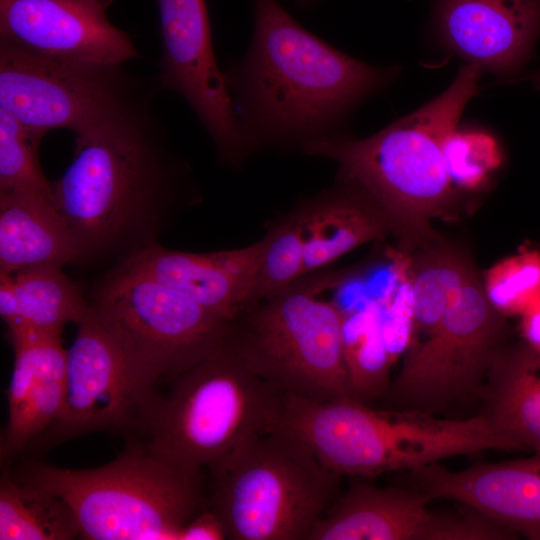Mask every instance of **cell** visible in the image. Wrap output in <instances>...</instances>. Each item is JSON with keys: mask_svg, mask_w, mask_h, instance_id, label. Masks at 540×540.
<instances>
[{"mask_svg": "<svg viewBox=\"0 0 540 540\" xmlns=\"http://www.w3.org/2000/svg\"><path fill=\"white\" fill-rule=\"evenodd\" d=\"M445 50L499 77L519 73L540 35V0H435Z\"/></svg>", "mask_w": 540, "mask_h": 540, "instance_id": "9a60e30c", "label": "cell"}, {"mask_svg": "<svg viewBox=\"0 0 540 540\" xmlns=\"http://www.w3.org/2000/svg\"><path fill=\"white\" fill-rule=\"evenodd\" d=\"M158 89L124 64L47 58L0 42V109L42 135L84 133Z\"/></svg>", "mask_w": 540, "mask_h": 540, "instance_id": "8fae6325", "label": "cell"}, {"mask_svg": "<svg viewBox=\"0 0 540 540\" xmlns=\"http://www.w3.org/2000/svg\"><path fill=\"white\" fill-rule=\"evenodd\" d=\"M14 364L7 390L8 420L1 459L21 453L61 415L66 394V352L61 335L8 331Z\"/></svg>", "mask_w": 540, "mask_h": 540, "instance_id": "ac0fdd59", "label": "cell"}, {"mask_svg": "<svg viewBox=\"0 0 540 540\" xmlns=\"http://www.w3.org/2000/svg\"><path fill=\"white\" fill-rule=\"evenodd\" d=\"M522 342L540 353V299L520 315Z\"/></svg>", "mask_w": 540, "mask_h": 540, "instance_id": "f546056e", "label": "cell"}, {"mask_svg": "<svg viewBox=\"0 0 540 540\" xmlns=\"http://www.w3.org/2000/svg\"><path fill=\"white\" fill-rule=\"evenodd\" d=\"M430 501L412 487L355 482L337 495L309 540H445L448 514L430 511Z\"/></svg>", "mask_w": 540, "mask_h": 540, "instance_id": "d6986e66", "label": "cell"}, {"mask_svg": "<svg viewBox=\"0 0 540 540\" xmlns=\"http://www.w3.org/2000/svg\"><path fill=\"white\" fill-rule=\"evenodd\" d=\"M210 476L208 506L232 540H309L341 478L280 427L243 442Z\"/></svg>", "mask_w": 540, "mask_h": 540, "instance_id": "ba28073f", "label": "cell"}, {"mask_svg": "<svg viewBox=\"0 0 540 540\" xmlns=\"http://www.w3.org/2000/svg\"><path fill=\"white\" fill-rule=\"evenodd\" d=\"M63 499L88 540H178L203 508V473L170 463L145 444L90 469L34 464L21 477Z\"/></svg>", "mask_w": 540, "mask_h": 540, "instance_id": "52a82bcc", "label": "cell"}, {"mask_svg": "<svg viewBox=\"0 0 540 540\" xmlns=\"http://www.w3.org/2000/svg\"><path fill=\"white\" fill-rule=\"evenodd\" d=\"M43 136L0 109V191L29 192L53 201L52 182L38 160Z\"/></svg>", "mask_w": 540, "mask_h": 540, "instance_id": "484cf974", "label": "cell"}, {"mask_svg": "<svg viewBox=\"0 0 540 540\" xmlns=\"http://www.w3.org/2000/svg\"><path fill=\"white\" fill-rule=\"evenodd\" d=\"M299 202L305 220L304 275L326 269L363 244L395 235L384 211L347 179L336 176L331 187Z\"/></svg>", "mask_w": 540, "mask_h": 540, "instance_id": "ffe728a7", "label": "cell"}, {"mask_svg": "<svg viewBox=\"0 0 540 540\" xmlns=\"http://www.w3.org/2000/svg\"><path fill=\"white\" fill-rule=\"evenodd\" d=\"M162 56L159 89L180 95L209 134L219 163L241 168L253 155L224 72L216 63L205 0H156Z\"/></svg>", "mask_w": 540, "mask_h": 540, "instance_id": "4fadbf2b", "label": "cell"}, {"mask_svg": "<svg viewBox=\"0 0 540 540\" xmlns=\"http://www.w3.org/2000/svg\"><path fill=\"white\" fill-rule=\"evenodd\" d=\"M253 9L250 47L223 71L253 154L346 135L353 111L397 75L396 67H375L331 46L278 0H253Z\"/></svg>", "mask_w": 540, "mask_h": 540, "instance_id": "7a4b0ae2", "label": "cell"}, {"mask_svg": "<svg viewBox=\"0 0 540 540\" xmlns=\"http://www.w3.org/2000/svg\"><path fill=\"white\" fill-rule=\"evenodd\" d=\"M153 99L75 135L73 160L52 182L76 266L111 269L127 261L159 243L203 199L192 167L170 146Z\"/></svg>", "mask_w": 540, "mask_h": 540, "instance_id": "6da1fadb", "label": "cell"}, {"mask_svg": "<svg viewBox=\"0 0 540 540\" xmlns=\"http://www.w3.org/2000/svg\"><path fill=\"white\" fill-rule=\"evenodd\" d=\"M263 237L264 252L244 309L304 276L305 220L300 202L270 220Z\"/></svg>", "mask_w": 540, "mask_h": 540, "instance_id": "d4e9b609", "label": "cell"}, {"mask_svg": "<svg viewBox=\"0 0 540 540\" xmlns=\"http://www.w3.org/2000/svg\"><path fill=\"white\" fill-rule=\"evenodd\" d=\"M169 384L142 432L149 450L183 469L210 472L279 425L285 394L251 371L225 337Z\"/></svg>", "mask_w": 540, "mask_h": 540, "instance_id": "5b68a950", "label": "cell"}, {"mask_svg": "<svg viewBox=\"0 0 540 540\" xmlns=\"http://www.w3.org/2000/svg\"><path fill=\"white\" fill-rule=\"evenodd\" d=\"M62 269L42 266L0 274V315L8 331L62 335L67 324L81 322L88 298Z\"/></svg>", "mask_w": 540, "mask_h": 540, "instance_id": "603a6c76", "label": "cell"}, {"mask_svg": "<svg viewBox=\"0 0 540 540\" xmlns=\"http://www.w3.org/2000/svg\"><path fill=\"white\" fill-rule=\"evenodd\" d=\"M505 317L488 300L472 266L427 339L406 347L401 369L384 392L388 408L429 413L480 397L507 344Z\"/></svg>", "mask_w": 540, "mask_h": 540, "instance_id": "9c48e42d", "label": "cell"}, {"mask_svg": "<svg viewBox=\"0 0 540 540\" xmlns=\"http://www.w3.org/2000/svg\"><path fill=\"white\" fill-rule=\"evenodd\" d=\"M66 352V394L48 446L99 431H143L160 394L115 330L89 305Z\"/></svg>", "mask_w": 540, "mask_h": 540, "instance_id": "7c38bea8", "label": "cell"}, {"mask_svg": "<svg viewBox=\"0 0 540 540\" xmlns=\"http://www.w3.org/2000/svg\"><path fill=\"white\" fill-rule=\"evenodd\" d=\"M310 0H296V2L300 5H305L307 3H309Z\"/></svg>", "mask_w": 540, "mask_h": 540, "instance_id": "1f68e13d", "label": "cell"}, {"mask_svg": "<svg viewBox=\"0 0 540 540\" xmlns=\"http://www.w3.org/2000/svg\"><path fill=\"white\" fill-rule=\"evenodd\" d=\"M444 158L454 187L477 190L501 166L502 148L497 138L476 125L459 124L444 141Z\"/></svg>", "mask_w": 540, "mask_h": 540, "instance_id": "4316f807", "label": "cell"}, {"mask_svg": "<svg viewBox=\"0 0 540 540\" xmlns=\"http://www.w3.org/2000/svg\"><path fill=\"white\" fill-rule=\"evenodd\" d=\"M88 301L158 384H169L207 356L223 340L230 322L122 265L96 280Z\"/></svg>", "mask_w": 540, "mask_h": 540, "instance_id": "30bf717a", "label": "cell"}, {"mask_svg": "<svg viewBox=\"0 0 540 540\" xmlns=\"http://www.w3.org/2000/svg\"><path fill=\"white\" fill-rule=\"evenodd\" d=\"M480 398L482 415L515 451L540 454V353L522 341L508 345L495 360Z\"/></svg>", "mask_w": 540, "mask_h": 540, "instance_id": "7402d4cb", "label": "cell"}, {"mask_svg": "<svg viewBox=\"0 0 540 540\" xmlns=\"http://www.w3.org/2000/svg\"><path fill=\"white\" fill-rule=\"evenodd\" d=\"M76 248L54 202L34 193L0 191V274L73 264Z\"/></svg>", "mask_w": 540, "mask_h": 540, "instance_id": "44dd1931", "label": "cell"}, {"mask_svg": "<svg viewBox=\"0 0 540 540\" xmlns=\"http://www.w3.org/2000/svg\"><path fill=\"white\" fill-rule=\"evenodd\" d=\"M535 87L540 90V70L533 73L530 77Z\"/></svg>", "mask_w": 540, "mask_h": 540, "instance_id": "4dcf8cb0", "label": "cell"}, {"mask_svg": "<svg viewBox=\"0 0 540 540\" xmlns=\"http://www.w3.org/2000/svg\"><path fill=\"white\" fill-rule=\"evenodd\" d=\"M265 247L250 245L212 252H187L154 244L119 264L149 275L231 321L241 313Z\"/></svg>", "mask_w": 540, "mask_h": 540, "instance_id": "e0dca14e", "label": "cell"}, {"mask_svg": "<svg viewBox=\"0 0 540 540\" xmlns=\"http://www.w3.org/2000/svg\"><path fill=\"white\" fill-rule=\"evenodd\" d=\"M224 539H228L226 526L220 515L208 505L183 527L178 537V540Z\"/></svg>", "mask_w": 540, "mask_h": 540, "instance_id": "f1b7e54d", "label": "cell"}, {"mask_svg": "<svg viewBox=\"0 0 540 540\" xmlns=\"http://www.w3.org/2000/svg\"><path fill=\"white\" fill-rule=\"evenodd\" d=\"M79 536L76 517L59 496L21 478H1V540H71Z\"/></svg>", "mask_w": 540, "mask_h": 540, "instance_id": "cb8c5ba5", "label": "cell"}, {"mask_svg": "<svg viewBox=\"0 0 540 540\" xmlns=\"http://www.w3.org/2000/svg\"><path fill=\"white\" fill-rule=\"evenodd\" d=\"M306 274L235 316L225 335L246 366L285 395L354 397L346 357V316L323 293L343 271Z\"/></svg>", "mask_w": 540, "mask_h": 540, "instance_id": "8992f818", "label": "cell"}, {"mask_svg": "<svg viewBox=\"0 0 540 540\" xmlns=\"http://www.w3.org/2000/svg\"><path fill=\"white\" fill-rule=\"evenodd\" d=\"M278 427L304 442L339 477L410 471L486 450L515 451L482 414L450 419L412 409L377 410L353 397L285 395Z\"/></svg>", "mask_w": 540, "mask_h": 540, "instance_id": "277c9868", "label": "cell"}, {"mask_svg": "<svg viewBox=\"0 0 540 540\" xmlns=\"http://www.w3.org/2000/svg\"><path fill=\"white\" fill-rule=\"evenodd\" d=\"M408 472L431 500L460 502L528 539L540 540V454L452 471L437 463Z\"/></svg>", "mask_w": 540, "mask_h": 540, "instance_id": "2e32d148", "label": "cell"}, {"mask_svg": "<svg viewBox=\"0 0 540 540\" xmlns=\"http://www.w3.org/2000/svg\"><path fill=\"white\" fill-rule=\"evenodd\" d=\"M481 73L466 63L444 92L379 132L311 142L300 152L333 161L336 176L357 184L378 204L393 225L397 248L411 254L439 241L431 220L455 197L444 141L477 93Z\"/></svg>", "mask_w": 540, "mask_h": 540, "instance_id": "3957f363", "label": "cell"}, {"mask_svg": "<svg viewBox=\"0 0 540 540\" xmlns=\"http://www.w3.org/2000/svg\"><path fill=\"white\" fill-rule=\"evenodd\" d=\"M102 0H0V42L77 62L124 64L138 58L130 36L110 23Z\"/></svg>", "mask_w": 540, "mask_h": 540, "instance_id": "5bb4252c", "label": "cell"}, {"mask_svg": "<svg viewBox=\"0 0 540 540\" xmlns=\"http://www.w3.org/2000/svg\"><path fill=\"white\" fill-rule=\"evenodd\" d=\"M486 296L502 316H520L540 299V251L526 248L494 264L482 279Z\"/></svg>", "mask_w": 540, "mask_h": 540, "instance_id": "83f0119b", "label": "cell"}]
</instances>
